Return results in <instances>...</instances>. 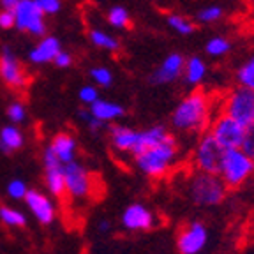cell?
Listing matches in <instances>:
<instances>
[{
	"label": "cell",
	"instance_id": "obj_1",
	"mask_svg": "<svg viewBox=\"0 0 254 254\" xmlns=\"http://www.w3.org/2000/svg\"><path fill=\"white\" fill-rule=\"evenodd\" d=\"M210 119V99L205 92L194 90L184 97L175 108L171 115V124L175 129L187 132L203 131Z\"/></svg>",
	"mask_w": 254,
	"mask_h": 254
},
{
	"label": "cell",
	"instance_id": "obj_2",
	"mask_svg": "<svg viewBox=\"0 0 254 254\" xmlns=\"http://www.w3.org/2000/svg\"><path fill=\"white\" fill-rule=\"evenodd\" d=\"M177 152H179L177 139L173 138V134H168L161 143L136 155V164L145 175L152 179H161L175 163Z\"/></svg>",
	"mask_w": 254,
	"mask_h": 254
},
{
	"label": "cell",
	"instance_id": "obj_3",
	"mask_svg": "<svg viewBox=\"0 0 254 254\" xmlns=\"http://www.w3.org/2000/svg\"><path fill=\"white\" fill-rule=\"evenodd\" d=\"M254 173V159H251L242 148H228L222 155L219 177L228 189H237Z\"/></svg>",
	"mask_w": 254,
	"mask_h": 254
},
{
	"label": "cell",
	"instance_id": "obj_4",
	"mask_svg": "<svg viewBox=\"0 0 254 254\" xmlns=\"http://www.w3.org/2000/svg\"><path fill=\"white\" fill-rule=\"evenodd\" d=\"M226 192H228V187L226 184L222 182V179L219 175L203 173V171L194 175V179L190 180V186H189L190 199L196 205H201V206L219 205L222 199L226 198Z\"/></svg>",
	"mask_w": 254,
	"mask_h": 254
},
{
	"label": "cell",
	"instance_id": "obj_5",
	"mask_svg": "<svg viewBox=\"0 0 254 254\" xmlns=\"http://www.w3.org/2000/svg\"><path fill=\"white\" fill-rule=\"evenodd\" d=\"M221 113L247 127L254 120V88L237 85L222 101Z\"/></svg>",
	"mask_w": 254,
	"mask_h": 254
},
{
	"label": "cell",
	"instance_id": "obj_6",
	"mask_svg": "<svg viewBox=\"0 0 254 254\" xmlns=\"http://www.w3.org/2000/svg\"><path fill=\"white\" fill-rule=\"evenodd\" d=\"M222 155H224V148H222L221 143L214 138L210 131L205 132L194 148V157L192 159H194L196 170L203 171V173L219 175Z\"/></svg>",
	"mask_w": 254,
	"mask_h": 254
},
{
	"label": "cell",
	"instance_id": "obj_7",
	"mask_svg": "<svg viewBox=\"0 0 254 254\" xmlns=\"http://www.w3.org/2000/svg\"><path fill=\"white\" fill-rule=\"evenodd\" d=\"M12 14H14V27H18L20 30L30 32L34 36L46 34L44 14L34 0H18L16 7L12 9Z\"/></svg>",
	"mask_w": 254,
	"mask_h": 254
},
{
	"label": "cell",
	"instance_id": "obj_8",
	"mask_svg": "<svg viewBox=\"0 0 254 254\" xmlns=\"http://www.w3.org/2000/svg\"><path fill=\"white\" fill-rule=\"evenodd\" d=\"M210 132L214 138L222 145L224 150L228 148H240L244 141V134H246V127L240 126L237 120L230 119L228 115L221 113L217 119L214 120L210 127Z\"/></svg>",
	"mask_w": 254,
	"mask_h": 254
},
{
	"label": "cell",
	"instance_id": "obj_9",
	"mask_svg": "<svg viewBox=\"0 0 254 254\" xmlns=\"http://www.w3.org/2000/svg\"><path fill=\"white\" fill-rule=\"evenodd\" d=\"M64 177H65V190L71 198L83 199L92 192V177L87 170L76 161L64 164Z\"/></svg>",
	"mask_w": 254,
	"mask_h": 254
},
{
	"label": "cell",
	"instance_id": "obj_10",
	"mask_svg": "<svg viewBox=\"0 0 254 254\" xmlns=\"http://www.w3.org/2000/svg\"><path fill=\"white\" fill-rule=\"evenodd\" d=\"M44 171H46V186L48 190L52 192L55 198L62 199L65 198L67 190H65V177H64V163L53 154L52 147H48L43 154Z\"/></svg>",
	"mask_w": 254,
	"mask_h": 254
},
{
	"label": "cell",
	"instance_id": "obj_11",
	"mask_svg": "<svg viewBox=\"0 0 254 254\" xmlns=\"http://www.w3.org/2000/svg\"><path fill=\"white\" fill-rule=\"evenodd\" d=\"M0 78L9 88L20 90L25 88L28 83V76L9 48H4V52L0 55Z\"/></svg>",
	"mask_w": 254,
	"mask_h": 254
},
{
	"label": "cell",
	"instance_id": "obj_12",
	"mask_svg": "<svg viewBox=\"0 0 254 254\" xmlns=\"http://www.w3.org/2000/svg\"><path fill=\"white\" fill-rule=\"evenodd\" d=\"M206 240H208V233H206L205 224L189 222L177 237V247L180 254H198L205 247Z\"/></svg>",
	"mask_w": 254,
	"mask_h": 254
},
{
	"label": "cell",
	"instance_id": "obj_13",
	"mask_svg": "<svg viewBox=\"0 0 254 254\" xmlns=\"http://www.w3.org/2000/svg\"><path fill=\"white\" fill-rule=\"evenodd\" d=\"M184 64H186V57L180 53H170L161 62V65L150 74V83L168 85L177 81L184 72Z\"/></svg>",
	"mask_w": 254,
	"mask_h": 254
},
{
	"label": "cell",
	"instance_id": "obj_14",
	"mask_svg": "<svg viewBox=\"0 0 254 254\" xmlns=\"http://www.w3.org/2000/svg\"><path fill=\"white\" fill-rule=\"evenodd\" d=\"M23 199L41 224H52V222L55 221V217H57L55 205H53L52 199L48 198V196H44L43 192H39V190H36V189H28Z\"/></svg>",
	"mask_w": 254,
	"mask_h": 254
},
{
	"label": "cell",
	"instance_id": "obj_15",
	"mask_svg": "<svg viewBox=\"0 0 254 254\" xmlns=\"http://www.w3.org/2000/svg\"><path fill=\"white\" fill-rule=\"evenodd\" d=\"M122 224L124 228L131 231H147L152 230L155 224L154 214L148 210L147 206L134 203V205L127 206L122 214Z\"/></svg>",
	"mask_w": 254,
	"mask_h": 254
},
{
	"label": "cell",
	"instance_id": "obj_16",
	"mask_svg": "<svg viewBox=\"0 0 254 254\" xmlns=\"http://www.w3.org/2000/svg\"><path fill=\"white\" fill-rule=\"evenodd\" d=\"M168 134H170V132H168V129L163 126H154V127L145 129V131H138V138H136V143H134V147H132L131 154L136 157V155H139L141 152L147 150V148L161 143Z\"/></svg>",
	"mask_w": 254,
	"mask_h": 254
},
{
	"label": "cell",
	"instance_id": "obj_17",
	"mask_svg": "<svg viewBox=\"0 0 254 254\" xmlns=\"http://www.w3.org/2000/svg\"><path fill=\"white\" fill-rule=\"evenodd\" d=\"M59 52H60V43L57 37H43V41L28 53V59L34 64L53 62V59H55Z\"/></svg>",
	"mask_w": 254,
	"mask_h": 254
},
{
	"label": "cell",
	"instance_id": "obj_18",
	"mask_svg": "<svg viewBox=\"0 0 254 254\" xmlns=\"http://www.w3.org/2000/svg\"><path fill=\"white\" fill-rule=\"evenodd\" d=\"M110 136H111V145L117 150L131 152L136 143V138H138V131L126 126H113L110 127Z\"/></svg>",
	"mask_w": 254,
	"mask_h": 254
},
{
	"label": "cell",
	"instance_id": "obj_19",
	"mask_svg": "<svg viewBox=\"0 0 254 254\" xmlns=\"http://www.w3.org/2000/svg\"><path fill=\"white\" fill-rule=\"evenodd\" d=\"M50 147H52L53 154L60 159V163L65 164V163L74 161L76 141L71 134H67V132H60V134H57L55 138H53V141H52Z\"/></svg>",
	"mask_w": 254,
	"mask_h": 254
},
{
	"label": "cell",
	"instance_id": "obj_20",
	"mask_svg": "<svg viewBox=\"0 0 254 254\" xmlns=\"http://www.w3.org/2000/svg\"><path fill=\"white\" fill-rule=\"evenodd\" d=\"M126 110L124 106L117 103H111V101L97 99L90 104V115L95 119L103 120V122H111V120H117L120 117H124Z\"/></svg>",
	"mask_w": 254,
	"mask_h": 254
},
{
	"label": "cell",
	"instance_id": "obj_21",
	"mask_svg": "<svg viewBox=\"0 0 254 254\" xmlns=\"http://www.w3.org/2000/svg\"><path fill=\"white\" fill-rule=\"evenodd\" d=\"M206 76V64L201 57H190V59H186V64H184V72L182 78L187 85L190 87H196L205 79Z\"/></svg>",
	"mask_w": 254,
	"mask_h": 254
},
{
	"label": "cell",
	"instance_id": "obj_22",
	"mask_svg": "<svg viewBox=\"0 0 254 254\" xmlns=\"http://www.w3.org/2000/svg\"><path fill=\"white\" fill-rule=\"evenodd\" d=\"M23 147V134L18 127L14 126H5L0 131V150L4 154H11V152L18 150Z\"/></svg>",
	"mask_w": 254,
	"mask_h": 254
},
{
	"label": "cell",
	"instance_id": "obj_23",
	"mask_svg": "<svg viewBox=\"0 0 254 254\" xmlns=\"http://www.w3.org/2000/svg\"><path fill=\"white\" fill-rule=\"evenodd\" d=\"M230 52H231V41L222 36L210 37L205 44V53L208 57H214V59L228 55Z\"/></svg>",
	"mask_w": 254,
	"mask_h": 254
},
{
	"label": "cell",
	"instance_id": "obj_24",
	"mask_svg": "<svg viewBox=\"0 0 254 254\" xmlns=\"http://www.w3.org/2000/svg\"><path fill=\"white\" fill-rule=\"evenodd\" d=\"M88 37H90L94 46L103 48V50H108V52H119V48H120L119 39L111 37L108 32H103V30H99V28H94V30H90Z\"/></svg>",
	"mask_w": 254,
	"mask_h": 254
},
{
	"label": "cell",
	"instance_id": "obj_25",
	"mask_svg": "<svg viewBox=\"0 0 254 254\" xmlns=\"http://www.w3.org/2000/svg\"><path fill=\"white\" fill-rule=\"evenodd\" d=\"M237 85L247 88H254V55L249 57L246 62L237 69Z\"/></svg>",
	"mask_w": 254,
	"mask_h": 254
},
{
	"label": "cell",
	"instance_id": "obj_26",
	"mask_svg": "<svg viewBox=\"0 0 254 254\" xmlns=\"http://www.w3.org/2000/svg\"><path fill=\"white\" fill-rule=\"evenodd\" d=\"M166 21L171 30H175L177 34H180V36H190V34L196 30L194 23L182 14H168Z\"/></svg>",
	"mask_w": 254,
	"mask_h": 254
},
{
	"label": "cell",
	"instance_id": "obj_27",
	"mask_svg": "<svg viewBox=\"0 0 254 254\" xmlns=\"http://www.w3.org/2000/svg\"><path fill=\"white\" fill-rule=\"evenodd\" d=\"M106 18H108V23L115 28H127L129 25H131V16H129L127 9L122 7V5L111 7Z\"/></svg>",
	"mask_w": 254,
	"mask_h": 254
},
{
	"label": "cell",
	"instance_id": "obj_28",
	"mask_svg": "<svg viewBox=\"0 0 254 254\" xmlns=\"http://www.w3.org/2000/svg\"><path fill=\"white\" fill-rule=\"evenodd\" d=\"M0 221L7 224V226H25L27 224V217H25L21 212L14 210L11 206L2 205L0 206Z\"/></svg>",
	"mask_w": 254,
	"mask_h": 254
},
{
	"label": "cell",
	"instance_id": "obj_29",
	"mask_svg": "<svg viewBox=\"0 0 254 254\" xmlns=\"http://www.w3.org/2000/svg\"><path fill=\"white\" fill-rule=\"evenodd\" d=\"M224 16V11H222L221 5H208V7L201 9V11L198 12V21L199 23H215V21H219Z\"/></svg>",
	"mask_w": 254,
	"mask_h": 254
},
{
	"label": "cell",
	"instance_id": "obj_30",
	"mask_svg": "<svg viewBox=\"0 0 254 254\" xmlns=\"http://www.w3.org/2000/svg\"><path fill=\"white\" fill-rule=\"evenodd\" d=\"M90 78L95 81V85L97 87H110L111 83H113V74H111V71L108 67H94L90 69Z\"/></svg>",
	"mask_w": 254,
	"mask_h": 254
},
{
	"label": "cell",
	"instance_id": "obj_31",
	"mask_svg": "<svg viewBox=\"0 0 254 254\" xmlns=\"http://www.w3.org/2000/svg\"><path fill=\"white\" fill-rule=\"evenodd\" d=\"M242 148L251 159H254V120L246 127V134H244Z\"/></svg>",
	"mask_w": 254,
	"mask_h": 254
},
{
	"label": "cell",
	"instance_id": "obj_32",
	"mask_svg": "<svg viewBox=\"0 0 254 254\" xmlns=\"http://www.w3.org/2000/svg\"><path fill=\"white\" fill-rule=\"evenodd\" d=\"M27 190H28V187L23 180H12L7 186V194L11 196L12 199H23L25 194H27Z\"/></svg>",
	"mask_w": 254,
	"mask_h": 254
},
{
	"label": "cell",
	"instance_id": "obj_33",
	"mask_svg": "<svg viewBox=\"0 0 254 254\" xmlns=\"http://www.w3.org/2000/svg\"><path fill=\"white\" fill-rule=\"evenodd\" d=\"M78 97H79V101H81V103H85V104H88V106H90L94 101L99 99V94H97V88H95V87H92V85H85V87L79 88Z\"/></svg>",
	"mask_w": 254,
	"mask_h": 254
},
{
	"label": "cell",
	"instance_id": "obj_34",
	"mask_svg": "<svg viewBox=\"0 0 254 254\" xmlns=\"http://www.w3.org/2000/svg\"><path fill=\"white\" fill-rule=\"evenodd\" d=\"M37 7L43 11V14H55V12L60 11L62 4L60 0H34Z\"/></svg>",
	"mask_w": 254,
	"mask_h": 254
},
{
	"label": "cell",
	"instance_id": "obj_35",
	"mask_svg": "<svg viewBox=\"0 0 254 254\" xmlns=\"http://www.w3.org/2000/svg\"><path fill=\"white\" fill-rule=\"evenodd\" d=\"M7 117L12 120V122H23L25 117H27V111H25V106L21 103H12L11 106L7 108Z\"/></svg>",
	"mask_w": 254,
	"mask_h": 254
},
{
	"label": "cell",
	"instance_id": "obj_36",
	"mask_svg": "<svg viewBox=\"0 0 254 254\" xmlns=\"http://www.w3.org/2000/svg\"><path fill=\"white\" fill-rule=\"evenodd\" d=\"M12 27H14V14H12V11L2 9V12H0V28H12Z\"/></svg>",
	"mask_w": 254,
	"mask_h": 254
},
{
	"label": "cell",
	"instance_id": "obj_37",
	"mask_svg": "<svg viewBox=\"0 0 254 254\" xmlns=\"http://www.w3.org/2000/svg\"><path fill=\"white\" fill-rule=\"evenodd\" d=\"M53 62L57 64V67H69V65L72 64V57L69 55V53H65V52L60 50V52L57 53L55 59H53Z\"/></svg>",
	"mask_w": 254,
	"mask_h": 254
},
{
	"label": "cell",
	"instance_id": "obj_38",
	"mask_svg": "<svg viewBox=\"0 0 254 254\" xmlns=\"http://www.w3.org/2000/svg\"><path fill=\"white\" fill-rule=\"evenodd\" d=\"M87 124H88V127H90L92 131L97 132L99 129H103L106 122H103V120H99V119H95V117H90V119L87 120Z\"/></svg>",
	"mask_w": 254,
	"mask_h": 254
},
{
	"label": "cell",
	"instance_id": "obj_39",
	"mask_svg": "<svg viewBox=\"0 0 254 254\" xmlns=\"http://www.w3.org/2000/svg\"><path fill=\"white\" fill-rule=\"evenodd\" d=\"M0 4H2V9L5 11H12L18 4V0H0Z\"/></svg>",
	"mask_w": 254,
	"mask_h": 254
},
{
	"label": "cell",
	"instance_id": "obj_40",
	"mask_svg": "<svg viewBox=\"0 0 254 254\" xmlns=\"http://www.w3.org/2000/svg\"><path fill=\"white\" fill-rule=\"evenodd\" d=\"M78 115H79V119L85 120V122H87V120L92 117V115H90V111H85V110H79V111H78Z\"/></svg>",
	"mask_w": 254,
	"mask_h": 254
},
{
	"label": "cell",
	"instance_id": "obj_41",
	"mask_svg": "<svg viewBox=\"0 0 254 254\" xmlns=\"http://www.w3.org/2000/svg\"><path fill=\"white\" fill-rule=\"evenodd\" d=\"M110 228H111L110 221H101V222H99V230H101V231H104V233H106V231L110 230Z\"/></svg>",
	"mask_w": 254,
	"mask_h": 254
}]
</instances>
